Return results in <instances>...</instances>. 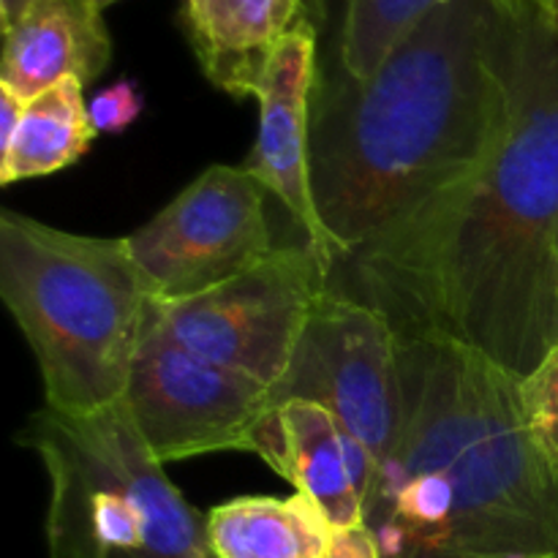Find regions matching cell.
I'll return each mask as SVG.
<instances>
[{
    "mask_svg": "<svg viewBox=\"0 0 558 558\" xmlns=\"http://www.w3.org/2000/svg\"><path fill=\"white\" fill-rule=\"evenodd\" d=\"M22 109H25V101L20 96L9 90V87L0 85V150L11 142L16 125H20Z\"/></svg>",
    "mask_w": 558,
    "mask_h": 558,
    "instance_id": "ffe728a7",
    "label": "cell"
},
{
    "mask_svg": "<svg viewBox=\"0 0 558 558\" xmlns=\"http://www.w3.org/2000/svg\"><path fill=\"white\" fill-rule=\"evenodd\" d=\"M276 456L270 466L314 501L332 529L365 521L379 461L325 407L300 398L278 403Z\"/></svg>",
    "mask_w": 558,
    "mask_h": 558,
    "instance_id": "8fae6325",
    "label": "cell"
},
{
    "mask_svg": "<svg viewBox=\"0 0 558 558\" xmlns=\"http://www.w3.org/2000/svg\"><path fill=\"white\" fill-rule=\"evenodd\" d=\"M398 336L401 425L363 521L381 558L558 556V463L515 376L447 338Z\"/></svg>",
    "mask_w": 558,
    "mask_h": 558,
    "instance_id": "3957f363",
    "label": "cell"
},
{
    "mask_svg": "<svg viewBox=\"0 0 558 558\" xmlns=\"http://www.w3.org/2000/svg\"><path fill=\"white\" fill-rule=\"evenodd\" d=\"M332 267L311 248L276 245L229 281L185 300H158L150 332L272 387L287 376Z\"/></svg>",
    "mask_w": 558,
    "mask_h": 558,
    "instance_id": "8992f818",
    "label": "cell"
},
{
    "mask_svg": "<svg viewBox=\"0 0 558 558\" xmlns=\"http://www.w3.org/2000/svg\"><path fill=\"white\" fill-rule=\"evenodd\" d=\"M0 298L36 357L44 407L85 417L125 401L158 303L129 238L3 210Z\"/></svg>",
    "mask_w": 558,
    "mask_h": 558,
    "instance_id": "277c9868",
    "label": "cell"
},
{
    "mask_svg": "<svg viewBox=\"0 0 558 558\" xmlns=\"http://www.w3.org/2000/svg\"><path fill=\"white\" fill-rule=\"evenodd\" d=\"M316 85V27L303 22L278 44L262 76L254 96L259 101V129L243 167L289 213L305 243L332 267L338 256L316 207L311 169Z\"/></svg>",
    "mask_w": 558,
    "mask_h": 558,
    "instance_id": "30bf717a",
    "label": "cell"
},
{
    "mask_svg": "<svg viewBox=\"0 0 558 558\" xmlns=\"http://www.w3.org/2000/svg\"><path fill=\"white\" fill-rule=\"evenodd\" d=\"M96 136L85 85L65 80L25 101L20 125L0 150V183L47 178L80 161Z\"/></svg>",
    "mask_w": 558,
    "mask_h": 558,
    "instance_id": "9a60e30c",
    "label": "cell"
},
{
    "mask_svg": "<svg viewBox=\"0 0 558 558\" xmlns=\"http://www.w3.org/2000/svg\"><path fill=\"white\" fill-rule=\"evenodd\" d=\"M325 558H381L376 537L365 523L349 529H336Z\"/></svg>",
    "mask_w": 558,
    "mask_h": 558,
    "instance_id": "d6986e66",
    "label": "cell"
},
{
    "mask_svg": "<svg viewBox=\"0 0 558 558\" xmlns=\"http://www.w3.org/2000/svg\"><path fill=\"white\" fill-rule=\"evenodd\" d=\"M336 529L303 494L238 496L207 512L213 558H325Z\"/></svg>",
    "mask_w": 558,
    "mask_h": 558,
    "instance_id": "5bb4252c",
    "label": "cell"
},
{
    "mask_svg": "<svg viewBox=\"0 0 558 558\" xmlns=\"http://www.w3.org/2000/svg\"><path fill=\"white\" fill-rule=\"evenodd\" d=\"M548 20L558 27V0H554V3H550V16H548Z\"/></svg>",
    "mask_w": 558,
    "mask_h": 558,
    "instance_id": "7402d4cb",
    "label": "cell"
},
{
    "mask_svg": "<svg viewBox=\"0 0 558 558\" xmlns=\"http://www.w3.org/2000/svg\"><path fill=\"white\" fill-rule=\"evenodd\" d=\"M31 3L33 0H0V25H3V31H9Z\"/></svg>",
    "mask_w": 558,
    "mask_h": 558,
    "instance_id": "44dd1931",
    "label": "cell"
},
{
    "mask_svg": "<svg viewBox=\"0 0 558 558\" xmlns=\"http://www.w3.org/2000/svg\"><path fill=\"white\" fill-rule=\"evenodd\" d=\"M272 392L278 403L300 398L325 407L381 461L401 425L398 327L368 300L327 289Z\"/></svg>",
    "mask_w": 558,
    "mask_h": 558,
    "instance_id": "ba28073f",
    "label": "cell"
},
{
    "mask_svg": "<svg viewBox=\"0 0 558 558\" xmlns=\"http://www.w3.org/2000/svg\"><path fill=\"white\" fill-rule=\"evenodd\" d=\"M537 558H558V556H537Z\"/></svg>",
    "mask_w": 558,
    "mask_h": 558,
    "instance_id": "cb8c5ba5",
    "label": "cell"
},
{
    "mask_svg": "<svg viewBox=\"0 0 558 558\" xmlns=\"http://www.w3.org/2000/svg\"><path fill=\"white\" fill-rule=\"evenodd\" d=\"M98 5H101V9H107V5H112V3H118V0H96Z\"/></svg>",
    "mask_w": 558,
    "mask_h": 558,
    "instance_id": "603a6c76",
    "label": "cell"
},
{
    "mask_svg": "<svg viewBox=\"0 0 558 558\" xmlns=\"http://www.w3.org/2000/svg\"><path fill=\"white\" fill-rule=\"evenodd\" d=\"M267 191L245 167L213 163L129 243L158 300H185L265 259L272 243Z\"/></svg>",
    "mask_w": 558,
    "mask_h": 558,
    "instance_id": "9c48e42d",
    "label": "cell"
},
{
    "mask_svg": "<svg viewBox=\"0 0 558 558\" xmlns=\"http://www.w3.org/2000/svg\"><path fill=\"white\" fill-rule=\"evenodd\" d=\"M518 98L474 178L349 256L401 332L456 341L523 379L558 341V27L515 20Z\"/></svg>",
    "mask_w": 558,
    "mask_h": 558,
    "instance_id": "6da1fadb",
    "label": "cell"
},
{
    "mask_svg": "<svg viewBox=\"0 0 558 558\" xmlns=\"http://www.w3.org/2000/svg\"><path fill=\"white\" fill-rule=\"evenodd\" d=\"M125 407L147 450L167 463L213 452L276 456L272 387L147 332Z\"/></svg>",
    "mask_w": 558,
    "mask_h": 558,
    "instance_id": "52a82bcc",
    "label": "cell"
},
{
    "mask_svg": "<svg viewBox=\"0 0 558 558\" xmlns=\"http://www.w3.org/2000/svg\"><path fill=\"white\" fill-rule=\"evenodd\" d=\"M112 60V36L96 0H33L3 31L0 85L22 101L80 80L90 85Z\"/></svg>",
    "mask_w": 558,
    "mask_h": 558,
    "instance_id": "7c38bea8",
    "label": "cell"
},
{
    "mask_svg": "<svg viewBox=\"0 0 558 558\" xmlns=\"http://www.w3.org/2000/svg\"><path fill=\"white\" fill-rule=\"evenodd\" d=\"M445 0H343L341 69L352 80L374 76L387 54ZM510 16H550L554 0H488Z\"/></svg>",
    "mask_w": 558,
    "mask_h": 558,
    "instance_id": "2e32d148",
    "label": "cell"
},
{
    "mask_svg": "<svg viewBox=\"0 0 558 558\" xmlns=\"http://www.w3.org/2000/svg\"><path fill=\"white\" fill-rule=\"evenodd\" d=\"M142 109H145V98L134 80H118L87 101L96 134H123L131 123H136Z\"/></svg>",
    "mask_w": 558,
    "mask_h": 558,
    "instance_id": "ac0fdd59",
    "label": "cell"
},
{
    "mask_svg": "<svg viewBox=\"0 0 558 558\" xmlns=\"http://www.w3.org/2000/svg\"><path fill=\"white\" fill-rule=\"evenodd\" d=\"M515 20L445 0L374 76L316 85L314 196L338 259L480 172L515 114Z\"/></svg>",
    "mask_w": 558,
    "mask_h": 558,
    "instance_id": "7a4b0ae2",
    "label": "cell"
},
{
    "mask_svg": "<svg viewBox=\"0 0 558 558\" xmlns=\"http://www.w3.org/2000/svg\"><path fill=\"white\" fill-rule=\"evenodd\" d=\"M311 22L308 0H183V25L202 71L229 96H256L278 44Z\"/></svg>",
    "mask_w": 558,
    "mask_h": 558,
    "instance_id": "4fadbf2b",
    "label": "cell"
},
{
    "mask_svg": "<svg viewBox=\"0 0 558 558\" xmlns=\"http://www.w3.org/2000/svg\"><path fill=\"white\" fill-rule=\"evenodd\" d=\"M518 401L529 434L558 463V341L532 374L518 379Z\"/></svg>",
    "mask_w": 558,
    "mask_h": 558,
    "instance_id": "e0dca14e",
    "label": "cell"
},
{
    "mask_svg": "<svg viewBox=\"0 0 558 558\" xmlns=\"http://www.w3.org/2000/svg\"><path fill=\"white\" fill-rule=\"evenodd\" d=\"M20 445L49 477V558H213L207 515L147 450L125 401L85 417L38 409Z\"/></svg>",
    "mask_w": 558,
    "mask_h": 558,
    "instance_id": "5b68a950",
    "label": "cell"
}]
</instances>
